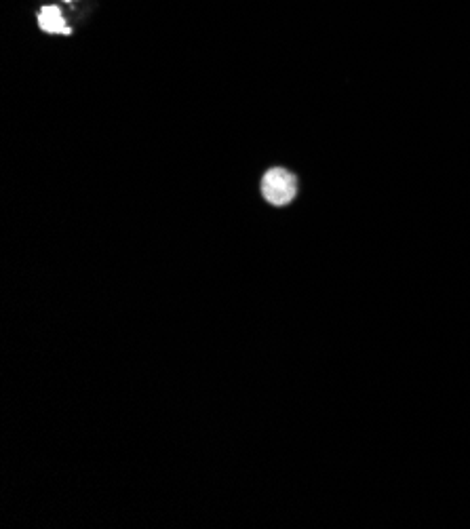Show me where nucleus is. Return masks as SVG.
<instances>
[{
  "instance_id": "obj_1",
  "label": "nucleus",
  "mask_w": 470,
  "mask_h": 529,
  "mask_svg": "<svg viewBox=\"0 0 470 529\" xmlns=\"http://www.w3.org/2000/svg\"><path fill=\"white\" fill-rule=\"evenodd\" d=\"M298 186L296 173L283 167H272L262 178V197L274 207H283L298 197Z\"/></svg>"
},
{
  "instance_id": "obj_2",
  "label": "nucleus",
  "mask_w": 470,
  "mask_h": 529,
  "mask_svg": "<svg viewBox=\"0 0 470 529\" xmlns=\"http://www.w3.org/2000/svg\"><path fill=\"white\" fill-rule=\"evenodd\" d=\"M38 26H41V30L47 34H62V36L72 34V28L66 24L64 13L55 5H47L41 9V13H38Z\"/></svg>"
},
{
  "instance_id": "obj_3",
  "label": "nucleus",
  "mask_w": 470,
  "mask_h": 529,
  "mask_svg": "<svg viewBox=\"0 0 470 529\" xmlns=\"http://www.w3.org/2000/svg\"><path fill=\"white\" fill-rule=\"evenodd\" d=\"M66 3H74V0H66Z\"/></svg>"
}]
</instances>
